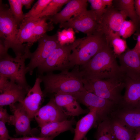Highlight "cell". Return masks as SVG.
I'll use <instances>...</instances> for the list:
<instances>
[{"label": "cell", "mask_w": 140, "mask_h": 140, "mask_svg": "<svg viewBox=\"0 0 140 140\" xmlns=\"http://www.w3.org/2000/svg\"><path fill=\"white\" fill-rule=\"evenodd\" d=\"M96 140H115L110 117L99 123L95 136Z\"/></svg>", "instance_id": "cell-26"}, {"label": "cell", "mask_w": 140, "mask_h": 140, "mask_svg": "<svg viewBox=\"0 0 140 140\" xmlns=\"http://www.w3.org/2000/svg\"><path fill=\"white\" fill-rule=\"evenodd\" d=\"M91 5L92 10L95 14L99 22L104 13L106 7L104 5L102 0H88Z\"/></svg>", "instance_id": "cell-33"}, {"label": "cell", "mask_w": 140, "mask_h": 140, "mask_svg": "<svg viewBox=\"0 0 140 140\" xmlns=\"http://www.w3.org/2000/svg\"><path fill=\"white\" fill-rule=\"evenodd\" d=\"M23 6H24L25 8L27 9H30L32 4L34 2V0H20Z\"/></svg>", "instance_id": "cell-39"}, {"label": "cell", "mask_w": 140, "mask_h": 140, "mask_svg": "<svg viewBox=\"0 0 140 140\" xmlns=\"http://www.w3.org/2000/svg\"><path fill=\"white\" fill-rule=\"evenodd\" d=\"M99 21L92 10H85L68 21L59 24L60 28H71L86 34L87 36L97 32Z\"/></svg>", "instance_id": "cell-11"}, {"label": "cell", "mask_w": 140, "mask_h": 140, "mask_svg": "<svg viewBox=\"0 0 140 140\" xmlns=\"http://www.w3.org/2000/svg\"><path fill=\"white\" fill-rule=\"evenodd\" d=\"M10 7L0 1V40L7 51L11 48L16 57L25 60L30 59L31 52L30 44H22L18 38V29Z\"/></svg>", "instance_id": "cell-2"}, {"label": "cell", "mask_w": 140, "mask_h": 140, "mask_svg": "<svg viewBox=\"0 0 140 140\" xmlns=\"http://www.w3.org/2000/svg\"><path fill=\"white\" fill-rule=\"evenodd\" d=\"M112 48L108 44L87 63L81 66L83 79H122L125 75L117 62Z\"/></svg>", "instance_id": "cell-1"}, {"label": "cell", "mask_w": 140, "mask_h": 140, "mask_svg": "<svg viewBox=\"0 0 140 140\" xmlns=\"http://www.w3.org/2000/svg\"><path fill=\"white\" fill-rule=\"evenodd\" d=\"M56 136H56L46 137L24 136L20 137L19 138L21 140H53Z\"/></svg>", "instance_id": "cell-37"}, {"label": "cell", "mask_w": 140, "mask_h": 140, "mask_svg": "<svg viewBox=\"0 0 140 140\" xmlns=\"http://www.w3.org/2000/svg\"><path fill=\"white\" fill-rule=\"evenodd\" d=\"M117 57L124 75L132 79L140 80V53L134 48L130 49L128 48Z\"/></svg>", "instance_id": "cell-13"}, {"label": "cell", "mask_w": 140, "mask_h": 140, "mask_svg": "<svg viewBox=\"0 0 140 140\" xmlns=\"http://www.w3.org/2000/svg\"><path fill=\"white\" fill-rule=\"evenodd\" d=\"M125 92L118 105L119 108H140V80L125 76Z\"/></svg>", "instance_id": "cell-18"}, {"label": "cell", "mask_w": 140, "mask_h": 140, "mask_svg": "<svg viewBox=\"0 0 140 140\" xmlns=\"http://www.w3.org/2000/svg\"><path fill=\"white\" fill-rule=\"evenodd\" d=\"M107 44L104 36L98 32L75 40L72 43L71 56L76 66L87 63Z\"/></svg>", "instance_id": "cell-4"}, {"label": "cell", "mask_w": 140, "mask_h": 140, "mask_svg": "<svg viewBox=\"0 0 140 140\" xmlns=\"http://www.w3.org/2000/svg\"><path fill=\"white\" fill-rule=\"evenodd\" d=\"M52 97L57 105L68 116H78L87 114L89 111L88 109L82 108L75 97L71 94L58 93Z\"/></svg>", "instance_id": "cell-17"}, {"label": "cell", "mask_w": 140, "mask_h": 140, "mask_svg": "<svg viewBox=\"0 0 140 140\" xmlns=\"http://www.w3.org/2000/svg\"><path fill=\"white\" fill-rule=\"evenodd\" d=\"M125 125L134 130L140 129V108L118 107L111 114Z\"/></svg>", "instance_id": "cell-20"}, {"label": "cell", "mask_w": 140, "mask_h": 140, "mask_svg": "<svg viewBox=\"0 0 140 140\" xmlns=\"http://www.w3.org/2000/svg\"><path fill=\"white\" fill-rule=\"evenodd\" d=\"M11 138L9 135L5 123L0 121V140H8Z\"/></svg>", "instance_id": "cell-35"}, {"label": "cell", "mask_w": 140, "mask_h": 140, "mask_svg": "<svg viewBox=\"0 0 140 140\" xmlns=\"http://www.w3.org/2000/svg\"><path fill=\"white\" fill-rule=\"evenodd\" d=\"M110 45L116 58L125 52L128 48L126 41L120 36L113 38Z\"/></svg>", "instance_id": "cell-31"}, {"label": "cell", "mask_w": 140, "mask_h": 140, "mask_svg": "<svg viewBox=\"0 0 140 140\" xmlns=\"http://www.w3.org/2000/svg\"><path fill=\"white\" fill-rule=\"evenodd\" d=\"M103 3L104 5L106 7H110L113 5V1L112 0H102Z\"/></svg>", "instance_id": "cell-43"}, {"label": "cell", "mask_w": 140, "mask_h": 140, "mask_svg": "<svg viewBox=\"0 0 140 140\" xmlns=\"http://www.w3.org/2000/svg\"><path fill=\"white\" fill-rule=\"evenodd\" d=\"M38 76L44 85L43 92L44 96L58 93L72 94L86 90L82 74L78 68L71 71H65L58 74L49 72Z\"/></svg>", "instance_id": "cell-3"}, {"label": "cell", "mask_w": 140, "mask_h": 140, "mask_svg": "<svg viewBox=\"0 0 140 140\" xmlns=\"http://www.w3.org/2000/svg\"><path fill=\"white\" fill-rule=\"evenodd\" d=\"M67 29V33L68 35L69 43L70 44L73 43L75 40V33L73 29L69 28Z\"/></svg>", "instance_id": "cell-38"}, {"label": "cell", "mask_w": 140, "mask_h": 140, "mask_svg": "<svg viewBox=\"0 0 140 140\" xmlns=\"http://www.w3.org/2000/svg\"><path fill=\"white\" fill-rule=\"evenodd\" d=\"M10 8L18 27L23 21L25 17L22 11L23 5L20 0H8Z\"/></svg>", "instance_id": "cell-30"}, {"label": "cell", "mask_w": 140, "mask_h": 140, "mask_svg": "<svg viewBox=\"0 0 140 140\" xmlns=\"http://www.w3.org/2000/svg\"><path fill=\"white\" fill-rule=\"evenodd\" d=\"M87 2L86 0H70L60 11L53 16L46 17L53 24L67 22L87 10Z\"/></svg>", "instance_id": "cell-16"}, {"label": "cell", "mask_w": 140, "mask_h": 140, "mask_svg": "<svg viewBox=\"0 0 140 140\" xmlns=\"http://www.w3.org/2000/svg\"><path fill=\"white\" fill-rule=\"evenodd\" d=\"M117 2V7H115L120 10L125 12L129 17L136 25L137 28L140 24V20L136 13L134 0H119Z\"/></svg>", "instance_id": "cell-25"}, {"label": "cell", "mask_w": 140, "mask_h": 140, "mask_svg": "<svg viewBox=\"0 0 140 140\" xmlns=\"http://www.w3.org/2000/svg\"><path fill=\"white\" fill-rule=\"evenodd\" d=\"M127 17L125 12L119 10L113 5L107 7L99 22L97 32L104 35L107 44L110 45L113 38L120 36L121 26Z\"/></svg>", "instance_id": "cell-9"}, {"label": "cell", "mask_w": 140, "mask_h": 140, "mask_svg": "<svg viewBox=\"0 0 140 140\" xmlns=\"http://www.w3.org/2000/svg\"><path fill=\"white\" fill-rule=\"evenodd\" d=\"M132 140H140V129L135 130Z\"/></svg>", "instance_id": "cell-42"}, {"label": "cell", "mask_w": 140, "mask_h": 140, "mask_svg": "<svg viewBox=\"0 0 140 140\" xmlns=\"http://www.w3.org/2000/svg\"><path fill=\"white\" fill-rule=\"evenodd\" d=\"M134 48L140 53V33L137 36V43Z\"/></svg>", "instance_id": "cell-41"}, {"label": "cell", "mask_w": 140, "mask_h": 140, "mask_svg": "<svg viewBox=\"0 0 140 140\" xmlns=\"http://www.w3.org/2000/svg\"><path fill=\"white\" fill-rule=\"evenodd\" d=\"M47 20L46 17L39 18L34 29L31 42L32 44L38 41L46 32L53 29V24L50 22H47Z\"/></svg>", "instance_id": "cell-27"}, {"label": "cell", "mask_w": 140, "mask_h": 140, "mask_svg": "<svg viewBox=\"0 0 140 140\" xmlns=\"http://www.w3.org/2000/svg\"><path fill=\"white\" fill-rule=\"evenodd\" d=\"M70 0H51L39 16V18L53 16L57 13L64 5Z\"/></svg>", "instance_id": "cell-29"}, {"label": "cell", "mask_w": 140, "mask_h": 140, "mask_svg": "<svg viewBox=\"0 0 140 140\" xmlns=\"http://www.w3.org/2000/svg\"><path fill=\"white\" fill-rule=\"evenodd\" d=\"M68 117L57 105L52 97L46 104L40 108L34 118L41 128L51 123L68 120Z\"/></svg>", "instance_id": "cell-14"}, {"label": "cell", "mask_w": 140, "mask_h": 140, "mask_svg": "<svg viewBox=\"0 0 140 140\" xmlns=\"http://www.w3.org/2000/svg\"><path fill=\"white\" fill-rule=\"evenodd\" d=\"M57 35L58 41L60 45H64L69 43L66 29L58 32Z\"/></svg>", "instance_id": "cell-34"}, {"label": "cell", "mask_w": 140, "mask_h": 140, "mask_svg": "<svg viewBox=\"0 0 140 140\" xmlns=\"http://www.w3.org/2000/svg\"><path fill=\"white\" fill-rule=\"evenodd\" d=\"M39 18L33 20L24 19L18 29V38L21 43L26 42L33 45L31 42L33 31Z\"/></svg>", "instance_id": "cell-24"}, {"label": "cell", "mask_w": 140, "mask_h": 140, "mask_svg": "<svg viewBox=\"0 0 140 140\" xmlns=\"http://www.w3.org/2000/svg\"><path fill=\"white\" fill-rule=\"evenodd\" d=\"M134 5L136 13L140 20V0H134Z\"/></svg>", "instance_id": "cell-40"}, {"label": "cell", "mask_w": 140, "mask_h": 140, "mask_svg": "<svg viewBox=\"0 0 140 140\" xmlns=\"http://www.w3.org/2000/svg\"><path fill=\"white\" fill-rule=\"evenodd\" d=\"M29 91L9 80L0 92V107L22 102Z\"/></svg>", "instance_id": "cell-19"}, {"label": "cell", "mask_w": 140, "mask_h": 140, "mask_svg": "<svg viewBox=\"0 0 140 140\" xmlns=\"http://www.w3.org/2000/svg\"><path fill=\"white\" fill-rule=\"evenodd\" d=\"M72 43L60 45L51 53L45 61L37 68L38 75L53 72L69 70L76 66L71 56Z\"/></svg>", "instance_id": "cell-6"}, {"label": "cell", "mask_w": 140, "mask_h": 140, "mask_svg": "<svg viewBox=\"0 0 140 140\" xmlns=\"http://www.w3.org/2000/svg\"><path fill=\"white\" fill-rule=\"evenodd\" d=\"M51 0H38L31 9L25 14L24 19L33 20L39 19V16Z\"/></svg>", "instance_id": "cell-28"}, {"label": "cell", "mask_w": 140, "mask_h": 140, "mask_svg": "<svg viewBox=\"0 0 140 140\" xmlns=\"http://www.w3.org/2000/svg\"><path fill=\"white\" fill-rule=\"evenodd\" d=\"M38 45L36 50L32 53L30 60L26 66L28 72L32 74L34 69L41 65L52 51L60 44L57 34L50 36L45 34L38 40Z\"/></svg>", "instance_id": "cell-10"}, {"label": "cell", "mask_w": 140, "mask_h": 140, "mask_svg": "<svg viewBox=\"0 0 140 140\" xmlns=\"http://www.w3.org/2000/svg\"><path fill=\"white\" fill-rule=\"evenodd\" d=\"M110 118L115 140H132L135 130L128 128L115 118Z\"/></svg>", "instance_id": "cell-23"}, {"label": "cell", "mask_w": 140, "mask_h": 140, "mask_svg": "<svg viewBox=\"0 0 140 140\" xmlns=\"http://www.w3.org/2000/svg\"><path fill=\"white\" fill-rule=\"evenodd\" d=\"M25 61L13 58L8 53L0 56V75L29 91L31 88L26 80V75L28 71Z\"/></svg>", "instance_id": "cell-7"}, {"label": "cell", "mask_w": 140, "mask_h": 140, "mask_svg": "<svg viewBox=\"0 0 140 140\" xmlns=\"http://www.w3.org/2000/svg\"><path fill=\"white\" fill-rule=\"evenodd\" d=\"M83 140H88L87 138L86 137H85L83 139Z\"/></svg>", "instance_id": "cell-45"}, {"label": "cell", "mask_w": 140, "mask_h": 140, "mask_svg": "<svg viewBox=\"0 0 140 140\" xmlns=\"http://www.w3.org/2000/svg\"><path fill=\"white\" fill-rule=\"evenodd\" d=\"M76 122L75 120L73 119L48 123L40 128L39 136L42 137L57 136L60 133L67 131L74 132V128L73 126Z\"/></svg>", "instance_id": "cell-22"}, {"label": "cell", "mask_w": 140, "mask_h": 140, "mask_svg": "<svg viewBox=\"0 0 140 140\" xmlns=\"http://www.w3.org/2000/svg\"><path fill=\"white\" fill-rule=\"evenodd\" d=\"M70 94L79 103L87 107L88 109H96L98 124L109 118L112 113L118 107V105L113 101L100 97L86 90Z\"/></svg>", "instance_id": "cell-8"}, {"label": "cell", "mask_w": 140, "mask_h": 140, "mask_svg": "<svg viewBox=\"0 0 140 140\" xmlns=\"http://www.w3.org/2000/svg\"><path fill=\"white\" fill-rule=\"evenodd\" d=\"M9 106L12 114L10 124L15 127L16 135L34 136L30 126L31 120L21 103H16Z\"/></svg>", "instance_id": "cell-12"}, {"label": "cell", "mask_w": 140, "mask_h": 140, "mask_svg": "<svg viewBox=\"0 0 140 140\" xmlns=\"http://www.w3.org/2000/svg\"><path fill=\"white\" fill-rule=\"evenodd\" d=\"M41 82V79L37 76L33 86L21 103L31 120L34 118L43 99L44 96L40 86Z\"/></svg>", "instance_id": "cell-15"}, {"label": "cell", "mask_w": 140, "mask_h": 140, "mask_svg": "<svg viewBox=\"0 0 140 140\" xmlns=\"http://www.w3.org/2000/svg\"><path fill=\"white\" fill-rule=\"evenodd\" d=\"M11 115L8 113L6 109L3 107H0V121L5 123H8L10 124Z\"/></svg>", "instance_id": "cell-36"}, {"label": "cell", "mask_w": 140, "mask_h": 140, "mask_svg": "<svg viewBox=\"0 0 140 140\" xmlns=\"http://www.w3.org/2000/svg\"><path fill=\"white\" fill-rule=\"evenodd\" d=\"M21 140L19 138H14L11 137L10 139L8 140Z\"/></svg>", "instance_id": "cell-44"}, {"label": "cell", "mask_w": 140, "mask_h": 140, "mask_svg": "<svg viewBox=\"0 0 140 140\" xmlns=\"http://www.w3.org/2000/svg\"><path fill=\"white\" fill-rule=\"evenodd\" d=\"M137 29L135 24L131 20H125L123 22L119 32V35L124 39L130 37Z\"/></svg>", "instance_id": "cell-32"}, {"label": "cell", "mask_w": 140, "mask_h": 140, "mask_svg": "<svg viewBox=\"0 0 140 140\" xmlns=\"http://www.w3.org/2000/svg\"><path fill=\"white\" fill-rule=\"evenodd\" d=\"M89 110V112L76 123L73 140H82L92 128L96 124L98 125V118L96 110L94 108Z\"/></svg>", "instance_id": "cell-21"}, {"label": "cell", "mask_w": 140, "mask_h": 140, "mask_svg": "<svg viewBox=\"0 0 140 140\" xmlns=\"http://www.w3.org/2000/svg\"><path fill=\"white\" fill-rule=\"evenodd\" d=\"M124 79L125 78L104 79H83V82L86 90L113 101L118 105L123 96L121 92L125 88Z\"/></svg>", "instance_id": "cell-5"}]
</instances>
